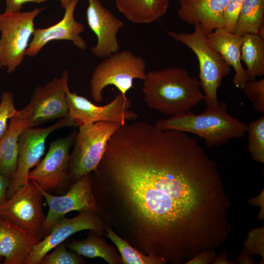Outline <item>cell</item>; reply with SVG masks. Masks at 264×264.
I'll return each instance as SVG.
<instances>
[{"label": "cell", "instance_id": "1", "mask_svg": "<svg viewBox=\"0 0 264 264\" xmlns=\"http://www.w3.org/2000/svg\"><path fill=\"white\" fill-rule=\"evenodd\" d=\"M95 173L145 254L181 264L215 250L230 234L231 201L217 163L186 132L126 123L109 140Z\"/></svg>", "mask_w": 264, "mask_h": 264}, {"label": "cell", "instance_id": "2", "mask_svg": "<svg viewBox=\"0 0 264 264\" xmlns=\"http://www.w3.org/2000/svg\"><path fill=\"white\" fill-rule=\"evenodd\" d=\"M142 92L147 105L165 115L190 110L204 100L198 79L180 67L149 71L143 80Z\"/></svg>", "mask_w": 264, "mask_h": 264}, {"label": "cell", "instance_id": "3", "mask_svg": "<svg viewBox=\"0 0 264 264\" xmlns=\"http://www.w3.org/2000/svg\"><path fill=\"white\" fill-rule=\"evenodd\" d=\"M224 102L208 107L200 114L190 110L168 118L158 120L154 125L160 130H176L192 133L203 138L210 148L219 147L234 138L245 135L247 125L233 117L227 111Z\"/></svg>", "mask_w": 264, "mask_h": 264}, {"label": "cell", "instance_id": "4", "mask_svg": "<svg viewBox=\"0 0 264 264\" xmlns=\"http://www.w3.org/2000/svg\"><path fill=\"white\" fill-rule=\"evenodd\" d=\"M192 33H177L166 30L175 40L186 45L195 53L199 66V82L208 107L219 103L217 91L222 79L231 71V66L209 44L207 34L199 23L194 24Z\"/></svg>", "mask_w": 264, "mask_h": 264}, {"label": "cell", "instance_id": "5", "mask_svg": "<svg viewBox=\"0 0 264 264\" xmlns=\"http://www.w3.org/2000/svg\"><path fill=\"white\" fill-rule=\"evenodd\" d=\"M121 126L103 121L79 127L69 155L68 172L71 180L75 182L96 171L109 140Z\"/></svg>", "mask_w": 264, "mask_h": 264}, {"label": "cell", "instance_id": "6", "mask_svg": "<svg viewBox=\"0 0 264 264\" xmlns=\"http://www.w3.org/2000/svg\"><path fill=\"white\" fill-rule=\"evenodd\" d=\"M146 62L140 56L129 50L111 54L98 65L92 73L90 86L93 100H103V90L108 86H114L123 96L133 87L134 79L144 80L146 76Z\"/></svg>", "mask_w": 264, "mask_h": 264}, {"label": "cell", "instance_id": "7", "mask_svg": "<svg viewBox=\"0 0 264 264\" xmlns=\"http://www.w3.org/2000/svg\"><path fill=\"white\" fill-rule=\"evenodd\" d=\"M43 8L0 14V68L14 72L23 61L34 27V20Z\"/></svg>", "mask_w": 264, "mask_h": 264}, {"label": "cell", "instance_id": "8", "mask_svg": "<svg viewBox=\"0 0 264 264\" xmlns=\"http://www.w3.org/2000/svg\"><path fill=\"white\" fill-rule=\"evenodd\" d=\"M68 80V71L65 70L61 77L54 78L34 88L30 102L18 110L17 114L26 128H34L52 120L68 117L66 96L69 88Z\"/></svg>", "mask_w": 264, "mask_h": 264}, {"label": "cell", "instance_id": "9", "mask_svg": "<svg viewBox=\"0 0 264 264\" xmlns=\"http://www.w3.org/2000/svg\"><path fill=\"white\" fill-rule=\"evenodd\" d=\"M93 176L91 173L76 180L65 195L54 196L40 189L48 206V210L42 224L41 235L42 238L47 235L55 224L70 212L90 211L97 213L99 207L93 190Z\"/></svg>", "mask_w": 264, "mask_h": 264}, {"label": "cell", "instance_id": "10", "mask_svg": "<svg viewBox=\"0 0 264 264\" xmlns=\"http://www.w3.org/2000/svg\"><path fill=\"white\" fill-rule=\"evenodd\" d=\"M77 125L66 117L46 127L29 128L22 131L18 140L17 167L7 192L6 199L20 187L28 183V174L32 168L38 165L44 155L47 136L57 129Z\"/></svg>", "mask_w": 264, "mask_h": 264}, {"label": "cell", "instance_id": "11", "mask_svg": "<svg viewBox=\"0 0 264 264\" xmlns=\"http://www.w3.org/2000/svg\"><path fill=\"white\" fill-rule=\"evenodd\" d=\"M68 109V117L77 125H88L99 121H109L124 125L128 120H134L138 117L136 112L131 110V101L122 93L103 106L94 105L87 98L72 92L69 88L66 91Z\"/></svg>", "mask_w": 264, "mask_h": 264}, {"label": "cell", "instance_id": "12", "mask_svg": "<svg viewBox=\"0 0 264 264\" xmlns=\"http://www.w3.org/2000/svg\"><path fill=\"white\" fill-rule=\"evenodd\" d=\"M44 198L38 184L29 181L0 205V216L22 228L41 235L45 218L42 206Z\"/></svg>", "mask_w": 264, "mask_h": 264}, {"label": "cell", "instance_id": "13", "mask_svg": "<svg viewBox=\"0 0 264 264\" xmlns=\"http://www.w3.org/2000/svg\"><path fill=\"white\" fill-rule=\"evenodd\" d=\"M76 131L67 136L52 141L44 159L29 172V181H34L44 191L59 190L71 180L68 172L69 150Z\"/></svg>", "mask_w": 264, "mask_h": 264}, {"label": "cell", "instance_id": "14", "mask_svg": "<svg viewBox=\"0 0 264 264\" xmlns=\"http://www.w3.org/2000/svg\"><path fill=\"white\" fill-rule=\"evenodd\" d=\"M97 213L83 211L72 218L63 217L49 234L34 246L23 264H39L43 257L74 234L85 230H92L103 236L104 226Z\"/></svg>", "mask_w": 264, "mask_h": 264}, {"label": "cell", "instance_id": "15", "mask_svg": "<svg viewBox=\"0 0 264 264\" xmlns=\"http://www.w3.org/2000/svg\"><path fill=\"white\" fill-rule=\"evenodd\" d=\"M88 24L97 37L96 45L91 48L97 57L106 58L119 51L117 34L124 22L105 7L99 0H88Z\"/></svg>", "mask_w": 264, "mask_h": 264}, {"label": "cell", "instance_id": "16", "mask_svg": "<svg viewBox=\"0 0 264 264\" xmlns=\"http://www.w3.org/2000/svg\"><path fill=\"white\" fill-rule=\"evenodd\" d=\"M80 0H72L65 9L63 19L55 24L47 28L35 29L29 44L26 56L35 57L47 43L54 40H68L78 48H87L86 41L80 35L85 26L74 18L75 8Z\"/></svg>", "mask_w": 264, "mask_h": 264}, {"label": "cell", "instance_id": "17", "mask_svg": "<svg viewBox=\"0 0 264 264\" xmlns=\"http://www.w3.org/2000/svg\"><path fill=\"white\" fill-rule=\"evenodd\" d=\"M42 239L0 216V259L3 264H23L33 247Z\"/></svg>", "mask_w": 264, "mask_h": 264}, {"label": "cell", "instance_id": "18", "mask_svg": "<svg viewBox=\"0 0 264 264\" xmlns=\"http://www.w3.org/2000/svg\"><path fill=\"white\" fill-rule=\"evenodd\" d=\"M229 0H178V17L190 24L199 23L208 34L223 28L225 8Z\"/></svg>", "mask_w": 264, "mask_h": 264}, {"label": "cell", "instance_id": "19", "mask_svg": "<svg viewBox=\"0 0 264 264\" xmlns=\"http://www.w3.org/2000/svg\"><path fill=\"white\" fill-rule=\"evenodd\" d=\"M207 37L211 46L234 68L235 74L232 79L233 84L236 88L242 89L248 81L241 58L243 37L220 28L207 34Z\"/></svg>", "mask_w": 264, "mask_h": 264}, {"label": "cell", "instance_id": "20", "mask_svg": "<svg viewBox=\"0 0 264 264\" xmlns=\"http://www.w3.org/2000/svg\"><path fill=\"white\" fill-rule=\"evenodd\" d=\"M116 6L127 19L137 24L154 22L166 14L169 0H114Z\"/></svg>", "mask_w": 264, "mask_h": 264}, {"label": "cell", "instance_id": "21", "mask_svg": "<svg viewBox=\"0 0 264 264\" xmlns=\"http://www.w3.org/2000/svg\"><path fill=\"white\" fill-rule=\"evenodd\" d=\"M10 120L6 132L0 138V174L11 181L17 167L19 138L26 128L17 115Z\"/></svg>", "mask_w": 264, "mask_h": 264}, {"label": "cell", "instance_id": "22", "mask_svg": "<svg viewBox=\"0 0 264 264\" xmlns=\"http://www.w3.org/2000/svg\"><path fill=\"white\" fill-rule=\"evenodd\" d=\"M102 236L89 230L85 239L72 241L68 244L67 247L80 256L91 259L101 258L109 264H122L121 257L116 249L107 243Z\"/></svg>", "mask_w": 264, "mask_h": 264}, {"label": "cell", "instance_id": "23", "mask_svg": "<svg viewBox=\"0 0 264 264\" xmlns=\"http://www.w3.org/2000/svg\"><path fill=\"white\" fill-rule=\"evenodd\" d=\"M235 33L257 34L264 39V0H244Z\"/></svg>", "mask_w": 264, "mask_h": 264}, {"label": "cell", "instance_id": "24", "mask_svg": "<svg viewBox=\"0 0 264 264\" xmlns=\"http://www.w3.org/2000/svg\"><path fill=\"white\" fill-rule=\"evenodd\" d=\"M243 37L241 58L246 66L248 80L264 76V39L257 34H247Z\"/></svg>", "mask_w": 264, "mask_h": 264}, {"label": "cell", "instance_id": "25", "mask_svg": "<svg viewBox=\"0 0 264 264\" xmlns=\"http://www.w3.org/2000/svg\"><path fill=\"white\" fill-rule=\"evenodd\" d=\"M105 235L115 245L120 254L123 264H164L167 262L163 259L149 254H145L132 246L108 225L105 224Z\"/></svg>", "mask_w": 264, "mask_h": 264}, {"label": "cell", "instance_id": "26", "mask_svg": "<svg viewBox=\"0 0 264 264\" xmlns=\"http://www.w3.org/2000/svg\"><path fill=\"white\" fill-rule=\"evenodd\" d=\"M248 151L252 159L264 163V116L247 125Z\"/></svg>", "mask_w": 264, "mask_h": 264}, {"label": "cell", "instance_id": "27", "mask_svg": "<svg viewBox=\"0 0 264 264\" xmlns=\"http://www.w3.org/2000/svg\"><path fill=\"white\" fill-rule=\"evenodd\" d=\"M83 262L81 256L66 249L64 242L55 247L51 253L44 256L39 264H80Z\"/></svg>", "mask_w": 264, "mask_h": 264}, {"label": "cell", "instance_id": "28", "mask_svg": "<svg viewBox=\"0 0 264 264\" xmlns=\"http://www.w3.org/2000/svg\"><path fill=\"white\" fill-rule=\"evenodd\" d=\"M244 94L258 113H264V79L248 80L242 88Z\"/></svg>", "mask_w": 264, "mask_h": 264}, {"label": "cell", "instance_id": "29", "mask_svg": "<svg viewBox=\"0 0 264 264\" xmlns=\"http://www.w3.org/2000/svg\"><path fill=\"white\" fill-rule=\"evenodd\" d=\"M17 113L18 110L15 106L13 94L9 91L3 92L0 102V138L7 130L8 120Z\"/></svg>", "mask_w": 264, "mask_h": 264}, {"label": "cell", "instance_id": "30", "mask_svg": "<svg viewBox=\"0 0 264 264\" xmlns=\"http://www.w3.org/2000/svg\"><path fill=\"white\" fill-rule=\"evenodd\" d=\"M244 0H229L224 11L223 28L235 33L238 16Z\"/></svg>", "mask_w": 264, "mask_h": 264}, {"label": "cell", "instance_id": "31", "mask_svg": "<svg viewBox=\"0 0 264 264\" xmlns=\"http://www.w3.org/2000/svg\"><path fill=\"white\" fill-rule=\"evenodd\" d=\"M244 246L250 254L261 255L264 259V227L251 231L244 242Z\"/></svg>", "mask_w": 264, "mask_h": 264}, {"label": "cell", "instance_id": "32", "mask_svg": "<svg viewBox=\"0 0 264 264\" xmlns=\"http://www.w3.org/2000/svg\"><path fill=\"white\" fill-rule=\"evenodd\" d=\"M216 255L215 250L202 251L188 260L185 264H210L215 261Z\"/></svg>", "mask_w": 264, "mask_h": 264}, {"label": "cell", "instance_id": "33", "mask_svg": "<svg viewBox=\"0 0 264 264\" xmlns=\"http://www.w3.org/2000/svg\"><path fill=\"white\" fill-rule=\"evenodd\" d=\"M48 0H5L4 12L11 13L20 11L23 5L27 2L42 3Z\"/></svg>", "mask_w": 264, "mask_h": 264}, {"label": "cell", "instance_id": "34", "mask_svg": "<svg viewBox=\"0 0 264 264\" xmlns=\"http://www.w3.org/2000/svg\"><path fill=\"white\" fill-rule=\"evenodd\" d=\"M10 183V179L0 174V205L6 200L7 192Z\"/></svg>", "mask_w": 264, "mask_h": 264}, {"label": "cell", "instance_id": "35", "mask_svg": "<svg viewBox=\"0 0 264 264\" xmlns=\"http://www.w3.org/2000/svg\"><path fill=\"white\" fill-rule=\"evenodd\" d=\"M250 204L260 206L261 208V212L259 218L261 219L264 218V191L256 198L249 200Z\"/></svg>", "mask_w": 264, "mask_h": 264}, {"label": "cell", "instance_id": "36", "mask_svg": "<svg viewBox=\"0 0 264 264\" xmlns=\"http://www.w3.org/2000/svg\"><path fill=\"white\" fill-rule=\"evenodd\" d=\"M72 0H59L61 5L63 9H65L69 4L71 2Z\"/></svg>", "mask_w": 264, "mask_h": 264}, {"label": "cell", "instance_id": "37", "mask_svg": "<svg viewBox=\"0 0 264 264\" xmlns=\"http://www.w3.org/2000/svg\"><path fill=\"white\" fill-rule=\"evenodd\" d=\"M1 259H0V262H1Z\"/></svg>", "mask_w": 264, "mask_h": 264}]
</instances>
